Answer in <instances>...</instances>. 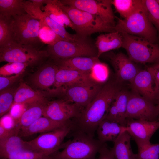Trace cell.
Wrapping results in <instances>:
<instances>
[{
  "instance_id": "5b68a950",
  "label": "cell",
  "mask_w": 159,
  "mask_h": 159,
  "mask_svg": "<svg viewBox=\"0 0 159 159\" xmlns=\"http://www.w3.org/2000/svg\"><path fill=\"white\" fill-rule=\"evenodd\" d=\"M46 50L51 59H64L77 57H97L95 42L90 37L80 36L74 41L62 40Z\"/></svg>"
},
{
  "instance_id": "f1b7e54d",
  "label": "cell",
  "mask_w": 159,
  "mask_h": 159,
  "mask_svg": "<svg viewBox=\"0 0 159 159\" xmlns=\"http://www.w3.org/2000/svg\"><path fill=\"white\" fill-rule=\"evenodd\" d=\"M46 15L54 21L65 27L74 30L73 26L69 17L58 4L57 0H50L49 2L41 8Z\"/></svg>"
},
{
  "instance_id": "1f68e13d",
  "label": "cell",
  "mask_w": 159,
  "mask_h": 159,
  "mask_svg": "<svg viewBox=\"0 0 159 159\" xmlns=\"http://www.w3.org/2000/svg\"><path fill=\"white\" fill-rule=\"evenodd\" d=\"M147 16L156 29L159 39V0H142Z\"/></svg>"
},
{
  "instance_id": "74e56055",
  "label": "cell",
  "mask_w": 159,
  "mask_h": 159,
  "mask_svg": "<svg viewBox=\"0 0 159 159\" xmlns=\"http://www.w3.org/2000/svg\"><path fill=\"white\" fill-rule=\"evenodd\" d=\"M90 74L93 79L97 82L105 83L107 81L109 77L107 65L100 61L94 66Z\"/></svg>"
},
{
  "instance_id": "e0dca14e",
  "label": "cell",
  "mask_w": 159,
  "mask_h": 159,
  "mask_svg": "<svg viewBox=\"0 0 159 159\" xmlns=\"http://www.w3.org/2000/svg\"><path fill=\"white\" fill-rule=\"evenodd\" d=\"M133 91L157 105L159 97L153 76L148 70L139 71L131 83Z\"/></svg>"
},
{
  "instance_id": "9c48e42d",
  "label": "cell",
  "mask_w": 159,
  "mask_h": 159,
  "mask_svg": "<svg viewBox=\"0 0 159 159\" xmlns=\"http://www.w3.org/2000/svg\"><path fill=\"white\" fill-rule=\"evenodd\" d=\"M72 128L71 120L64 126L41 133L28 142L34 150L49 156L62 148V143L65 138L70 134Z\"/></svg>"
},
{
  "instance_id": "8992f818",
  "label": "cell",
  "mask_w": 159,
  "mask_h": 159,
  "mask_svg": "<svg viewBox=\"0 0 159 159\" xmlns=\"http://www.w3.org/2000/svg\"><path fill=\"white\" fill-rule=\"evenodd\" d=\"M121 34L122 36V47L125 50L128 57L133 62L154 64L159 62L158 44L138 36Z\"/></svg>"
},
{
  "instance_id": "4316f807",
  "label": "cell",
  "mask_w": 159,
  "mask_h": 159,
  "mask_svg": "<svg viewBox=\"0 0 159 159\" xmlns=\"http://www.w3.org/2000/svg\"><path fill=\"white\" fill-rule=\"evenodd\" d=\"M27 149L33 150L28 141L23 140L18 135L0 140V155L2 158L9 155Z\"/></svg>"
},
{
  "instance_id": "52a82bcc",
  "label": "cell",
  "mask_w": 159,
  "mask_h": 159,
  "mask_svg": "<svg viewBox=\"0 0 159 159\" xmlns=\"http://www.w3.org/2000/svg\"><path fill=\"white\" fill-rule=\"evenodd\" d=\"M11 24L14 41L40 50L44 44L39 37L40 21L28 13L12 16Z\"/></svg>"
},
{
  "instance_id": "277c9868",
  "label": "cell",
  "mask_w": 159,
  "mask_h": 159,
  "mask_svg": "<svg viewBox=\"0 0 159 159\" xmlns=\"http://www.w3.org/2000/svg\"><path fill=\"white\" fill-rule=\"evenodd\" d=\"M114 27L115 31L144 38L158 43L157 30L149 19L141 3L136 10L126 19L117 18Z\"/></svg>"
},
{
  "instance_id": "c3c4849f",
  "label": "cell",
  "mask_w": 159,
  "mask_h": 159,
  "mask_svg": "<svg viewBox=\"0 0 159 159\" xmlns=\"http://www.w3.org/2000/svg\"><path fill=\"white\" fill-rule=\"evenodd\" d=\"M157 105L158 107L159 108V98L158 100L157 103ZM158 120L159 121V115L158 117Z\"/></svg>"
},
{
  "instance_id": "d590c367",
  "label": "cell",
  "mask_w": 159,
  "mask_h": 159,
  "mask_svg": "<svg viewBox=\"0 0 159 159\" xmlns=\"http://www.w3.org/2000/svg\"><path fill=\"white\" fill-rule=\"evenodd\" d=\"M137 147L136 159H159V143H150Z\"/></svg>"
},
{
  "instance_id": "f546056e",
  "label": "cell",
  "mask_w": 159,
  "mask_h": 159,
  "mask_svg": "<svg viewBox=\"0 0 159 159\" xmlns=\"http://www.w3.org/2000/svg\"><path fill=\"white\" fill-rule=\"evenodd\" d=\"M25 0H0V17L10 18L26 14Z\"/></svg>"
},
{
  "instance_id": "7a4b0ae2",
  "label": "cell",
  "mask_w": 159,
  "mask_h": 159,
  "mask_svg": "<svg viewBox=\"0 0 159 159\" xmlns=\"http://www.w3.org/2000/svg\"><path fill=\"white\" fill-rule=\"evenodd\" d=\"M73 138L62 145L63 149L49 156V159H95L104 144L83 132L72 131Z\"/></svg>"
},
{
  "instance_id": "603a6c76",
  "label": "cell",
  "mask_w": 159,
  "mask_h": 159,
  "mask_svg": "<svg viewBox=\"0 0 159 159\" xmlns=\"http://www.w3.org/2000/svg\"><path fill=\"white\" fill-rule=\"evenodd\" d=\"M48 102L41 92L34 90L25 83L21 82L15 90L14 103L29 105L40 103L46 104Z\"/></svg>"
},
{
  "instance_id": "6da1fadb",
  "label": "cell",
  "mask_w": 159,
  "mask_h": 159,
  "mask_svg": "<svg viewBox=\"0 0 159 159\" xmlns=\"http://www.w3.org/2000/svg\"><path fill=\"white\" fill-rule=\"evenodd\" d=\"M116 80L107 81L93 100L72 120L73 130L83 132L94 137L100 122L105 119L110 106L122 89Z\"/></svg>"
},
{
  "instance_id": "44dd1931",
  "label": "cell",
  "mask_w": 159,
  "mask_h": 159,
  "mask_svg": "<svg viewBox=\"0 0 159 159\" xmlns=\"http://www.w3.org/2000/svg\"><path fill=\"white\" fill-rule=\"evenodd\" d=\"M51 59L59 68L89 73L94 66L100 61L97 57H90Z\"/></svg>"
},
{
  "instance_id": "ac0fdd59",
  "label": "cell",
  "mask_w": 159,
  "mask_h": 159,
  "mask_svg": "<svg viewBox=\"0 0 159 159\" xmlns=\"http://www.w3.org/2000/svg\"><path fill=\"white\" fill-rule=\"evenodd\" d=\"M25 9L27 13L47 25L64 40L74 41L80 36L76 34H72L68 32L64 27L51 19L40 8L31 2L27 4Z\"/></svg>"
},
{
  "instance_id": "ab89813d",
  "label": "cell",
  "mask_w": 159,
  "mask_h": 159,
  "mask_svg": "<svg viewBox=\"0 0 159 159\" xmlns=\"http://www.w3.org/2000/svg\"><path fill=\"white\" fill-rule=\"evenodd\" d=\"M24 72L9 77L0 76V91L10 87L12 85L21 78Z\"/></svg>"
},
{
  "instance_id": "4fadbf2b",
  "label": "cell",
  "mask_w": 159,
  "mask_h": 159,
  "mask_svg": "<svg viewBox=\"0 0 159 159\" xmlns=\"http://www.w3.org/2000/svg\"><path fill=\"white\" fill-rule=\"evenodd\" d=\"M82 110L74 104L61 99L48 101L43 116L56 121L67 122L77 118Z\"/></svg>"
},
{
  "instance_id": "8fae6325",
  "label": "cell",
  "mask_w": 159,
  "mask_h": 159,
  "mask_svg": "<svg viewBox=\"0 0 159 159\" xmlns=\"http://www.w3.org/2000/svg\"><path fill=\"white\" fill-rule=\"evenodd\" d=\"M159 108L156 105L134 91L130 93L126 114V119L158 120Z\"/></svg>"
},
{
  "instance_id": "f6af8a7d",
  "label": "cell",
  "mask_w": 159,
  "mask_h": 159,
  "mask_svg": "<svg viewBox=\"0 0 159 159\" xmlns=\"http://www.w3.org/2000/svg\"><path fill=\"white\" fill-rule=\"evenodd\" d=\"M148 70L151 74L155 84L156 91L159 96V70L152 66L147 68Z\"/></svg>"
},
{
  "instance_id": "ba28073f",
  "label": "cell",
  "mask_w": 159,
  "mask_h": 159,
  "mask_svg": "<svg viewBox=\"0 0 159 159\" xmlns=\"http://www.w3.org/2000/svg\"><path fill=\"white\" fill-rule=\"evenodd\" d=\"M49 54L45 50L13 41L0 47V62H17L37 65L43 62Z\"/></svg>"
},
{
  "instance_id": "484cf974",
  "label": "cell",
  "mask_w": 159,
  "mask_h": 159,
  "mask_svg": "<svg viewBox=\"0 0 159 159\" xmlns=\"http://www.w3.org/2000/svg\"><path fill=\"white\" fill-rule=\"evenodd\" d=\"M131 137L125 131L114 142L111 148L115 159H136L137 154L133 152L131 145Z\"/></svg>"
},
{
  "instance_id": "60d3db41",
  "label": "cell",
  "mask_w": 159,
  "mask_h": 159,
  "mask_svg": "<svg viewBox=\"0 0 159 159\" xmlns=\"http://www.w3.org/2000/svg\"><path fill=\"white\" fill-rule=\"evenodd\" d=\"M18 121L14 119L9 113L1 117L0 125L7 129H12L16 128Z\"/></svg>"
},
{
  "instance_id": "7bdbcfd3",
  "label": "cell",
  "mask_w": 159,
  "mask_h": 159,
  "mask_svg": "<svg viewBox=\"0 0 159 159\" xmlns=\"http://www.w3.org/2000/svg\"><path fill=\"white\" fill-rule=\"evenodd\" d=\"M98 153V159H115L111 149L108 148L106 143L103 145Z\"/></svg>"
},
{
  "instance_id": "bcb514c9",
  "label": "cell",
  "mask_w": 159,
  "mask_h": 159,
  "mask_svg": "<svg viewBox=\"0 0 159 159\" xmlns=\"http://www.w3.org/2000/svg\"><path fill=\"white\" fill-rule=\"evenodd\" d=\"M29 1L41 9L43 6L44 4H47L49 2L50 0H31Z\"/></svg>"
},
{
  "instance_id": "e575fe53",
  "label": "cell",
  "mask_w": 159,
  "mask_h": 159,
  "mask_svg": "<svg viewBox=\"0 0 159 159\" xmlns=\"http://www.w3.org/2000/svg\"><path fill=\"white\" fill-rule=\"evenodd\" d=\"M39 37L41 42L47 45H52L59 41L64 40L49 27L41 21Z\"/></svg>"
},
{
  "instance_id": "30bf717a",
  "label": "cell",
  "mask_w": 159,
  "mask_h": 159,
  "mask_svg": "<svg viewBox=\"0 0 159 159\" xmlns=\"http://www.w3.org/2000/svg\"><path fill=\"white\" fill-rule=\"evenodd\" d=\"M105 82L63 87L57 90L54 95H62V99L74 104L83 110L95 98Z\"/></svg>"
},
{
  "instance_id": "83f0119b",
  "label": "cell",
  "mask_w": 159,
  "mask_h": 159,
  "mask_svg": "<svg viewBox=\"0 0 159 159\" xmlns=\"http://www.w3.org/2000/svg\"><path fill=\"white\" fill-rule=\"evenodd\" d=\"M46 104L35 103L28 106L18 120L17 128L20 131L26 128L43 116L44 107Z\"/></svg>"
},
{
  "instance_id": "d4e9b609",
  "label": "cell",
  "mask_w": 159,
  "mask_h": 159,
  "mask_svg": "<svg viewBox=\"0 0 159 159\" xmlns=\"http://www.w3.org/2000/svg\"><path fill=\"white\" fill-rule=\"evenodd\" d=\"M122 35L118 32L99 35L95 41L98 51L97 58L105 52L122 47Z\"/></svg>"
},
{
  "instance_id": "8d00e7d4",
  "label": "cell",
  "mask_w": 159,
  "mask_h": 159,
  "mask_svg": "<svg viewBox=\"0 0 159 159\" xmlns=\"http://www.w3.org/2000/svg\"><path fill=\"white\" fill-rule=\"evenodd\" d=\"M47 155L32 149H27L15 153L5 157V159H49Z\"/></svg>"
},
{
  "instance_id": "4dcf8cb0",
  "label": "cell",
  "mask_w": 159,
  "mask_h": 159,
  "mask_svg": "<svg viewBox=\"0 0 159 159\" xmlns=\"http://www.w3.org/2000/svg\"><path fill=\"white\" fill-rule=\"evenodd\" d=\"M141 3V0H112V4L116 11L124 19L130 16Z\"/></svg>"
},
{
  "instance_id": "f35d334b",
  "label": "cell",
  "mask_w": 159,
  "mask_h": 159,
  "mask_svg": "<svg viewBox=\"0 0 159 159\" xmlns=\"http://www.w3.org/2000/svg\"><path fill=\"white\" fill-rule=\"evenodd\" d=\"M29 66L28 64L26 63L8 62L0 68V76H7L24 72Z\"/></svg>"
},
{
  "instance_id": "cb8c5ba5",
  "label": "cell",
  "mask_w": 159,
  "mask_h": 159,
  "mask_svg": "<svg viewBox=\"0 0 159 159\" xmlns=\"http://www.w3.org/2000/svg\"><path fill=\"white\" fill-rule=\"evenodd\" d=\"M126 127L106 118L99 125L96 130L97 139L102 143L112 141L114 142Z\"/></svg>"
},
{
  "instance_id": "7402d4cb",
  "label": "cell",
  "mask_w": 159,
  "mask_h": 159,
  "mask_svg": "<svg viewBox=\"0 0 159 159\" xmlns=\"http://www.w3.org/2000/svg\"><path fill=\"white\" fill-rule=\"evenodd\" d=\"M71 120L57 121L42 116L27 127L20 130L18 135L20 137H26L36 133L49 132L64 126Z\"/></svg>"
},
{
  "instance_id": "b9f144b4",
  "label": "cell",
  "mask_w": 159,
  "mask_h": 159,
  "mask_svg": "<svg viewBox=\"0 0 159 159\" xmlns=\"http://www.w3.org/2000/svg\"><path fill=\"white\" fill-rule=\"evenodd\" d=\"M29 105L14 103L9 110V113L15 119L18 121L27 109Z\"/></svg>"
},
{
  "instance_id": "ee69618b",
  "label": "cell",
  "mask_w": 159,
  "mask_h": 159,
  "mask_svg": "<svg viewBox=\"0 0 159 159\" xmlns=\"http://www.w3.org/2000/svg\"><path fill=\"white\" fill-rule=\"evenodd\" d=\"M19 131L17 127L12 129H7L0 125V140H3L12 136L18 135Z\"/></svg>"
},
{
  "instance_id": "5bb4252c",
  "label": "cell",
  "mask_w": 159,
  "mask_h": 159,
  "mask_svg": "<svg viewBox=\"0 0 159 159\" xmlns=\"http://www.w3.org/2000/svg\"><path fill=\"white\" fill-rule=\"evenodd\" d=\"M126 131L137 146L150 143V139L159 128V121L127 119Z\"/></svg>"
},
{
  "instance_id": "7dc6e473",
  "label": "cell",
  "mask_w": 159,
  "mask_h": 159,
  "mask_svg": "<svg viewBox=\"0 0 159 159\" xmlns=\"http://www.w3.org/2000/svg\"><path fill=\"white\" fill-rule=\"evenodd\" d=\"M159 70V62L154 64L153 66H151Z\"/></svg>"
},
{
  "instance_id": "d6a6232c",
  "label": "cell",
  "mask_w": 159,
  "mask_h": 159,
  "mask_svg": "<svg viewBox=\"0 0 159 159\" xmlns=\"http://www.w3.org/2000/svg\"><path fill=\"white\" fill-rule=\"evenodd\" d=\"M11 19L0 17V47L14 41Z\"/></svg>"
},
{
  "instance_id": "d6986e66",
  "label": "cell",
  "mask_w": 159,
  "mask_h": 159,
  "mask_svg": "<svg viewBox=\"0 0 159 159\" xmlns=\"http://www.w3.org/2000/svg\"><path fill=\"white\" fill-rule=\"evenodd\" d=\"M42 65L33 75L31 81L33 85L40 90H47L50 93V87L54 86L55 77L58 67L51 59Z\"/></svg>"
},
{
  "instance_id": "836d02e7",
  "label": "cell",
  "mask_w": 159,
  "mask_h": 159,
  "mask_svg": "<svg viewBox=\"0 0 159 159\" xmlns=\"http://www.w3.org/2000/svg\"><path fill=\"white\" fill-rule=\"evenodd\" d=\"M16 90L10 87L0 91V117L4 115L11 109L14 102Z\"/></svg>"
},
{
  "instance_id": "2e32d148",
  "label": "cell",
  "mask_w": 159,
  "mask_h": 159,
  "mask_svg": "<svg viewBox=\"0 0 159 159\" xmlns=\"http://www.w3.org/2000/svg\"><path fill=\"white\" fill-rule=\"evenodd\" d=\"M97 82L92 77L90 73L58 67L52 93L63 87L76 85L91 84Z\"/></svg>"
},
{
  "instance_id": "3957f363",
  "label": "cell",
  "mask_w": 159,
  "mask_h": 159,
  "mask_svg": "<svg viewBox=\"0 0 159 159\" xmlns=\"http://www.w3.org/2000/svg\"><path fill=\"white\" fill-rule=\"evenodd\" d=\"M58 4L67 14L76 34L81 37H90L97 32L115 31L114 27L107 23L99 17L57 0Z\"/></svg>"
},
{
  "instance_id": "7c38bea8",
  "label": "cell",
  "mask_w": 159,
  "mask_h": 159,
  "mask_svg": "<svg viewBox=\"0 0 159 159\" xmlns=\"http://www.w3.org/2000/svg\"><path fill=\"white\" fill-rule=\"evenodd\" d=\"M63 4L72 6L97 16L114 27L115 16L111 0H60Z\"/></svg>"
},
{
  "instance_id": "ffe728a7",
  "label": "cell",
  "mask_w": 159,
  "mask_h": 159,
  "mask_svg": "<svg viewBox=\"0 0 159 159\" xmlns=\"http://www.w3.org/2000/svg\"><path fill=\"white\" fill-rule=\"evenodd\" d=\"M129 94L124 89L119 92L110 106L105 118L126 127V114Z\"/></svg>"
},
{
  "instance_id": "9a60e30c",
  "label": "cell",
  "mask_w": 159,
  "mask_h": 159,
  "mask_svg": "<svg viewBox=\"0 0 159 159\" xmlns=\"http://www.w3.org/2000/svg\"><path fill=\"white\" fill-rule=\"evenodd\" d=\"M107 55L115 71L116 80L120 83L128 81L131 83L139 71L133 62L121 52H110Z\"/></svg>"
}]
</instances>
